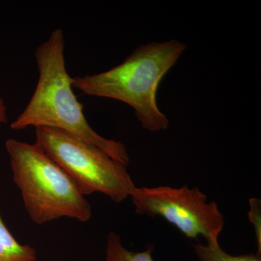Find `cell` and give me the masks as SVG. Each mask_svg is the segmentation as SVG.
<instances>
[{
  "mask_svg": "<svg viewBox=\"0 0 261 261\" xmlns=\"http://www.w3.org/2000/svg\"><path fill=\"white\" fill-rule=\"evenodd\" d=\"M36 142L74 181L84 196L101 192L116 203L137 187L126 166L97 147L61 130L36 128Z\"/></svg>",
  "mask_w": 261,
  "mask_h": 261,
  "instance_id": "277c9868",
  "label": "cell"
},
{
  "mask_svg": "<svg viewBox=\"0 0 261 261\" xmlns=\"http://www.w3.org/2000/svg\"><path fill=\"white\" fill-rule=\"evenodd\" d=\"M154 244L149 243L145 251H129L122 245L121 237L111 231L108 235L106 261H154Z\"/></svg>",
  "mask_w": 261,
  "mask_h": 261,
  "instance_id": "52a82bcc",
  "label": "cell"
},
{
  "mask_svg": "<svg viewBox=\"0 0 261 261\" xmlns=\"http://www.w3.org/2000/svg\"><path fill=\"white\" fill-rule=\"evenodd\" d=\"M250 211L249 220L255 229L257 245V254L261 255V202L260 199L250 198L249 200Z\"/></svg>",
  "mask_w": 261,
  "mask_h": 261,
  "instance_id": "9c48e42d",
  "label": "cell"
},
{
  "mask_svg": "<svg viewBox=\"0 0 261 261\" xmlns=\"http://www.w3.org/2000/svg\"><path fill=\"white\" fill-rule=\"evenodd\" d=\"M186 49V44L174 39L141 45L107 71L72 77V86L86 95L126 103L149 132L166 130L169 121L158 106L157 91Z\"/></svg>",
  "mask_w": 261,
  "mask_h": 261,
  "instance_id": "7a4b0ae2",
  "label": "cell"
},
{
  "mask_svg": "<svg viewBox=\"0 0 261 261\" xmlns=\"http://www.w3.org/2000/svg\"><path fill=\"white\" fill-rule=\"evenodd\" d=\"M13 181L29 217L37 224L63 217L86 222L92 207L74 181L37 143L5 142Z\"/></svg>",
  "mask_w": 261,
  "mask_h": 261,
  "instance_id": "3957f363",
  "label": "cell"
},
{
  "mask_svg": "<svg viewBox=\"0 0 261 261\" xmlns=\"http://www.w3.org/2000/svg\"><path fill=\"white\" fill-rule=\"evenodd\" d=\"M0 261H37V252L17 241L0 216Z\"/></svg>",
  "mask_w": 261,
  "mask_h": 261,
  "instance_id": "8992f818",
  "label": "cell"
},
{
  "mask_svg": "<svg viewBox=\"0 0 261 261\" xmlns=\"http://www.w3.org/2000/svg\"><path fill=\"white\" fill-rule=\"evenodd\" d=\"M136 214L150 217L160 216L176 226L187 238L203 237L207 245H219L224 226V215L214 201L197 187L187 185L173 188L168 186L137 187L130 196Z\"/></svg>",
  "mask_w": 261,
  "mask_h": 261,
  "instance_id": "5b68a950",
  "label": "cell"
},
{
  "mask_svg": "<svg viewBox=\"0 0 261 261\" xmlns=\"http://www.w3.org/2000/svg\"><path fill=\"white\" fill-rule=\"evenodd\" d=\"M196 255L200 261H261L258 254L232 255L222 250L219 245L211 246L197 243L194 245Z\"/></svg>",
  "mask_w": 261,
  "mask_h": 261,
  "instance_id": "ba28073f",
  "label": "cell"
},
{
  "mask_svg": "<svg viewBox=\"0 0 261 261\" xmlns=\"http://www.w3.org/2000/svg\"><path fill=\"white\" fill-rule=\"evenodd\" d=\"M39 79L23 112L10 124L11 129L46 127L61 130L97 147L115 161L128 166L124 144L109 140L94 130L86 118L84 105L77 99L65 59V38L61 29L38 46L35 53Z\"/></svg>",
  "mask_w": 261,
  "mask_h": 261,
  "instance_id": "6da1fadb",
  "label": "cell"
},
{
  "mask_svg": "<svg viewBox=\"0 0 261 261\" xmlns=\"http://www.w3.org/2000/svg\"><path fill=\"white\" fill-rule=\"evenodd\" d=\"M8 122V108L5 105V100L0 96V124Z\"/></svg>",
  "mask_w": 261,
  "mask_h": 261,
  "instance_id": "30bf717a",
  "label": "cell"
}]
</instances>
